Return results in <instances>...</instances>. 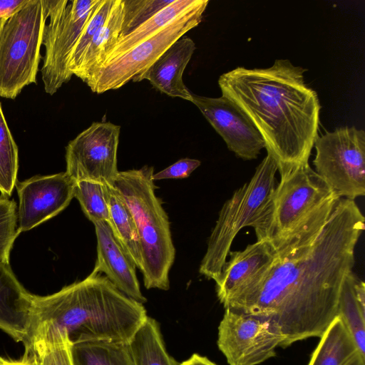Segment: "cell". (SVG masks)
I'll return each instance as SVG.
<instances>
[{"instance_id":"1","label":"cell","mask_w":365,"mask_h":365,"mask_svg":"<svg viewBox=\"0 0 365 365\" xmlns=\"http://www.w3.org/2000/svg\"><path fill=\"white\" fill-rule=\"evenodd\" d=\"M354 200L331 196L286 235L269 240L277 256L262 277L224 307L272 317L284 336L281 347L321 337L338 316L344 277L364 230Z\"/></svg>"},{"instance_id":"2","label":"cell","mask_w":365,"mask_h":365,"mask_svg":"<svg viewBox=\"0 0 365 365\" xmlns=\"http://www.w3.org/2000/svg\"><path fill=\"white\" fill-rule=\"evenodd\" d=\"M307 70L277 59L266 68L237 67L218 79L222 96L237 105L261 135L280 177L309 163L321 106L304 82Z\"/></svg>"},{"instance_id":"3","label":"cell","mask_w":365,"mask_h":365,"mask_svg":"<svg viewBox=\"0 0 365 365\" xmlns=\"http://www.w3.org/2000/svg\"><path fill=\"white\" fill-rule=\"evenodd\" d=\"M146 309L94 270L84 279L46 296H32L25 350L67 337L71 343L109 340L128 344L146 319Z\"/></svg>"},{"instance_id":"4","label":"cell","mask_w":365,"mask_h":365,"mask_svg":"<svg viewBox=\"0 0 365 365\" xmlns=\"http://www.w3.org/2000/svg\"><path fill=\"white\" fill-rule=\"evenodd\" d=\"M154 168L119 171L113 185L128 205L137 227L143 258L144 286L168 290L169 272L175 261L168 217L155 192Z\"/></svg>"},{"instance_id":"5","label":"cell","mask_w":365,"mask_h":365,"mask_svg":"<svg viewBox=\"0 0 365 365\" xmlns=\"http://www.w3.org/2000/svg\"><path fill=\"white\" fill-rule=\"evenodd\" d=\"M277 171L276 162L267 154L250 180L225 202L208 239L200 265L201 274L215 282L219 278L233 240L242 228L252 227L257 240H263L276 187Z\"/></svg>"},{"instance_id":"6","label":"cell","mask_w":365,"mask_h":365,"mask_svg":"<svg viewBox=\"0 0 365 365\" xmlns=\"http://www.w3.org/2000/svg\"><path fill=\"white\" fill-rule=\"evenodd\" d=\"M47 16L42 0H29L6 20L0 34V96L14 99L36 83Z\"/></svg>"},{"instance_id":"7","label":"cell","mask_w":365,"mask_h":365,"mask_svg":"<svg viewBox=\"0 0 365 365\" xmlns=\"http://www.w3.org/2000/svg\"><path fill=\"white\" fill-rule=\"evenodd\" d=\"M208 0H197L189 10L178 16L154 35L123 54L103 63L86 83L100 94L115 90L145 72L175 41L200 24Z\"/></svg>"},{"instance_id":"8","label":"cell","mask_w":365,"mask_h":365,"mask_svg":"<svg viewBox=\"0 0 365 365\" xmlns=\"http://www.w3.org/2000/svg\"><path fill=\"white\" fill-rule=\"evenodd\" d=\"M98 0H42L48 23L42 44L45 55L41 69L44 90L53 95L72 73L68 66L71 52Z\"/></svg>"},{"instance_id":"9","label":"cell","mask_w":365,"mask_h":365,"mask_svg":"<svg viewBox=\"0 0 365 365\" xmlns=\"http://www.w3.org/2000/svg\"><path fill=\"white\" fill-rule=\"evenodd\" d=\"M315 172L339 198L354 200L365 195V133L341 127L318 137Z\"/></svg>"},{"instance_id":"10","label":"cell","mask_w":365,"mask_h":365,"mask_svg":"<svg viewBox=\"0 0 365 365\" xmlns=\"http://www.w3.org/2000/svg\"><path fill=\"white\" fill-rule=\"evenodd\" d=\"M333 195L309 163L281 176L272 195L265 240L286 235Z\"/></svg>"},{"instance_id":"11","label":"cell","mask_w":365,"mask_h":365,"mask_svg":"<svg viewBox=\"0 0 365 365\" xmlns=\"http://www.w3.org/2000/svg\"><path fill=\"white\" fill-rule=\"evenodd\" d=\"M284 336L271 316L225 309L217 345L230 365H257L275 356Z\"/></svg>"},{"instance_id":"12","label":"cell","mask_w":365,"mask_h":365,"mask_svg":"<svg viewBox=\"0 0 365 365\" xmlns=\"http://www.w3.org/2000/svg\"><path fill=\"white\" fill-rule=\"evenodd\" d=\"M120 126L95 122L66 148V173L76 182L113 185L118 173L117 153Z\"/></svg>"},{"instance_id":"13","label":"cell","mask_w":365,"mask_h":365,"mask_svg":"<svg viewBox=\"0 0 365 365\" xmlns=\"http://www.w3.org/2000/svg\"><path fill=\"white\" fill-rule=\"evenodd\" d=\"M18 232H26L63 210L74 197L76 181L66 172L16 182Z\"/></svg>"},{"instance_id":"14","label":"cell","mask_w":365,"mask_h":365,"mask_svg":"<svg viewBox=\"0 0 365 365\" xmlns=\"http://www.w3.org/2000/svg\"><path fill=\"white\" fill-rule=\"evenodd\" d=\"M227 147L245 160L256 159L264 143L248 117L232 101L222 96L211 98L192 94V101Z\"/></svg>"},{"instance_id":"15","label":"cell","mask_w":365,"mask_h":365,"mask_svg":"<svg viewBox=\"0 0 365 365\" xmlns=\"http://www.w3.org/2000/svg\"><path fill=\"white\" fill-rule=\"evenodd\" d=\"M215 281L218 299L224 307L256 283L272 266L277 250L270 240L257 241L241 251L230 252Z\"/></svg>"},{"instance_id":"16","label":"cell","mask_w":365,"mask_h":365,"mask_svg":"<svg viewBox=\"0 0 365 365\" xmlns=\"http://www.w3.org/2000/svg\"><path fill=\"white\" fill-rule=\"evenodd\" d=\"M97 238V259L93 270L105 276L123 294L146 302L136 276V266L111 226L105 221L93 223Z\"/></svg>"},{"instance_id":"17","label":"cell","mask_w":365,"mask_h":365,"mask_svg":"<svg viewBox=\"0 0 365 365\" xmlns=\"http://www.w3.org/2000/svg\"><path fill=\"white\" fill-rule=\"evenodd\" d=\"M195 49L192 39L183 36L133 81L147 80L162 93L191 102L192 93L184 83L182 74Z\"/></svg>"},{"instance_id":"18","label":"cell","mask_w":365,"mask_h":365,"mask_svg":"<svg viewBox=\"0 0 365 365\" xmlns=\"http://www.w3.org/2000/svg\"><path fill=\"white\" fill-rule=\"evenodd\" d=\"M32 296L20 284L9 264H0V329L16 342H26Z\"/></svg>"},{"instance_id":"19","label":"cell","mask_w":365,"mask_h":365,"mask_svg":"<svg viewBox=\"0 0 365 365\" xmlns=\"http://www.w3.org/2000/svg\"><path fill=\"white\" fill-rule=\"evenodd\" d=\"M123 18V1L115 0L104 25L86 48L74 76L87 83L98 72L120 37Z\"/></svg>"},{"instance_id":"20","label":"cell","mask_w":365,"mask_h":365,"mask_svg":"<svg viewBox=\"0 0 365 365\" xmlns=\"http://www.w3.org/2000/svg\"><path fill=\"white\" fill-rule=\"evenodd\" d=\"M320 338L308 365H365V356L339 316Z\"/></svg>"},{"instance_id":"21","label":"cell","mask_w":365,"mask_h":365,"mask_svg":"<svg viewBox=\"0 0 365 365\" xmlns=\"http://www.w3.org/2000/svg\"><path fill=\"white\" fill-rule=\"evenodd\" d=\"M128 346L133 365H180L168 352L158 322L148 316Z\"/></svg>"},{"instance_id":"22","label":"cell","mask_w":365,"mask_h":365,"mask_svg":"<svg viewBox=\"0 0 365 365\" xmlns=\"http://www.w3.org/2000/svg\"><path fill=\"white\" fill-rule=\"evenodd\" d=\"M110 226L135 266L143 269V258L140 239L133 217L117 189L110 184H105Z\"/></svg>"},{"instance_id":"23","label":"cell","mask_w":365,"mask_h":365,"mask_svg":"<svg viewBox=\"0 0 365 365\" xmlns=\"http://www.w3.org/2000/svg\"><path fill=\"white\" fill-rule=\"evenodd\" d=\"M197 0H173V2L128 34L120 37L108 54V61L127 52L167 26L178 16L192 8Z\"/></svg>"},{"instance_id":"24","label":"cell","mask_w":365,"mask_h":365,"mask_svg":"<svg viewBox=\"0 0 365 365\" xmlns=\"http://www.w3.org/2000/svg\"><path fill=\"white\" fill-rule=\"evenodd\" d=\"M73 365H133L128 344L109 340L72 343Z\"/></svg>"},{"instance_id":"25","label":"cell","mask_w":365,"mask_h":365,"mask_svg":"<svg viewBox=\"0 0 365 365\" xmlns=\"http://www.w3.org/2000/svg\"><path fill=\"white\" fill-rule=\"evenodd\" d=\"M353 271L344 278L338 302V316L355 341L359 350L365 356V307L358 301Z\"/></svg>"},{"instance_id":"26","label":"cell","mask_w":365,"mask_h":365,"mask_svg":"<svg viewBox=\"0 0 365 365\" xmlns=\"http://www.w3.org/2000/svg\"><path fill=\"white\" fill-rule=\"evenodd\" d=\"M18 147L8 127L0 103V192L9 197L17 182Z\"/></svg>"},{"instance_id":"27","label":"cell","mask_w":365,"mask_h":365,"mask_svg":"<svg viewBox=\"0 0 365 365\" xmlns=\"http://www.w3.org/2000/svg\"><path fill=\"white\" fill-rule=\"evenodd\" d=\"M105 184L79 180L76 182L74 197L78 200L82 210L93 223L105 221L110 225V219Z\"/></svg>"},{"instance_id":"28","label":"cell","mask_w":365,"mask_h":365,"mask_svg":"<svg viewBox=\"0 0 365 365\" xmlns=\"http://www.w3.org/2000/svg\"><path fill=\"white\" fill-rule=\"evenodd\" d=\"M114 3L115 0H98L93 7L68 61V68L72 75L77 69L86 48L106 21Z\"/></svg>"},{"instance_id":"29","label":"cell","mask_w":365,"mask_h":365,"mask_svg":"<svg viewBox=\"0 0 365 365\" xmlns=\"http://www.w3.org/2000/svg\"><path fill=\"white\" fill-rule=\"evenodd\" d=\"M123 18L120 37L138 28L173 0H122Z\"/></svg>"},{"instance_id":"30","label":"cell","mask_w":365,"mask_h":365,"mask_svg":"<svg viewBox=\"0 0 365 365\" xmlns=\"http://www.w3.org/2000/svg\"><path fill=\"white\" fill-rule=\"evenodd\" d=\"M17 210L14 200L0 197V264H9V255L16 238L19 235Z\"/></svg>"},{"instance_id":"31","label":"cell","mask_w":365,"mask_h":365,"mask_svg":"<svg viewBox=\"0 0 365 365\" xmlns=\"http://www.w3.org/2000/svg\"><path fill=\"white\" fill-rule=\"evenodd\" d=\"M71 343L67 337L52 343H38L25 351L31 352L38 365H73L71 356Z\"/></svg>"},{"instance_id":"32","label":"cell","mask_w":365,"mask_h":365,"mask_svg":"<svg viewBox=\"0 0 365 365\" xmlns=\"http://www.w3.org/2000/svg\"><path fill=\"white\" fill-rule=\"evenodd\" d=\"M200 164L201 162L196 159L182 158L158 173H154L153 180L154 181L165 179L185 178L190 176Z\"/></svg>"},{"instance_id":"33","label":"cell","mask_w":365,"mask_h":365,"mask_svg":"<svg viewBox=\"0 0 365 365\" xmlns=\"http://www.w3.org/2000/svg\"><path fill=\"white\" fill-rule=\"evenodd\" d=\"M28 1L29 0H0V19H8Z\"/></svg>"},{"instance_id":"34","label":"cell","mask_w":365,"mask_h":365,"mask_svg":"<svg viewBox=\"0 0 365 365\" xmlns=\"http://www.w3.org/2000/svg\"><path fill=\"white\" fill-rule=\"evenodd\" d=\"M180 365H217L206 356L198 354H193L187 360L182 361Z\"/></svg>"},{"instance_id":"35","label":"cell","mask_w":365,"mask_h":365,"mask_svg":"<svg viewBox=\"0 0 365 365\" xmlns=\"http://www.w3.org/2000/svg\"><path fill=\"white\" fill-rule=\"evenodd\" d=\"M5 365H38L35 356L31 352L25 351L24 356L17 361H6Z\"/></svg>"},{"instance_id":"36","label":"cell","mask_w":365,"mask_h":365,"mask_svg":"<svg viewBox=\"0 0 365 365\" xmlns=\"http://www.w3.org/2000/svg\"><path fill=\"white\" fill-rule=\"evenodd\" d=\"M7 19H0V34Z\"/></svg>"},{"instance_id":"37","label":"cell","mask_w":365,"mask_h":365,"mask_svg":"<svg viewBox=\"0 0 365 365\" xmlns=\"http://www.w3.org/2000/svg\"><path fill=\"white\" fill-rule=\"evenodd\" d=\"M6 364V360L3 359L1 356H0V365H5Z\"/></svg>"}]
</instances>
